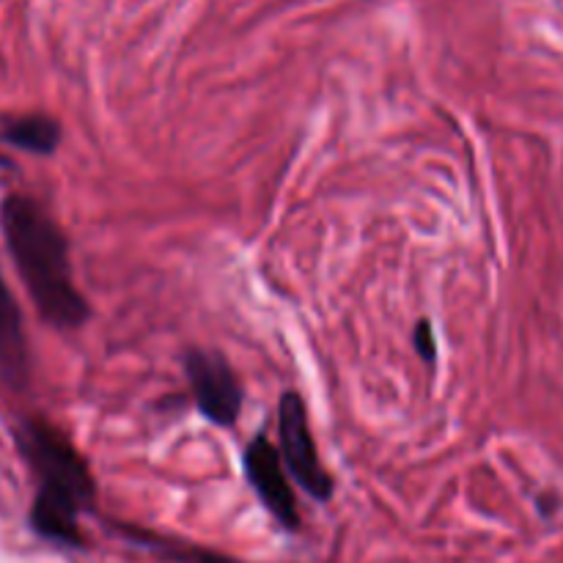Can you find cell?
<instances>
[{"mask_svg": "<svg viewBox=\"0 0 563 563\" xmlns=\"http://www.w3.org/2000/svg\"><path fill=\"white\" fill-rule=\"evenodd\" d=\"M412 341H416L418 352H421L423 361H434L438 357V341H434V330L429 322H421L412 333Z\"/></svg>", "mask_w": 563, "mask_h": 563, "instance_id": "obj_8", "label": "cell"}, {"mask_svg": "<svg viewBox=\"0 0 563 563\" xmlns=\"http://www.w3.org/2000/svg\"><path fill=\"white\" fill-rule=\"evenodd\" d=\"M3 137L22 152L53 154L60 141V126L42 113L14 115L3 124Z\"/></svg>", "mask_w": 563, "mask_h": 563, "instance_id": "obj_7", "label": "cell"}, {"mask_svg": "<svg viewBox=\"0 0 563 563\" xmlns=\"http://www.w3.org/2000/svg\"><path fill=\"white\" fill-rule=\"evenodd\" d=\"M0 229L44 322L64 330L80 328L88 319V306L71 280L69 247L55 220L33 198L9 196L0 203Z\"/></svg>", "mask_w": 563, "mask_h": 563, "instance_id": "obj_1", "label": "cell"}, {"mask_svg": "<svg viewBox=\"0 0 563 563\" xmlns=\"http://www.w3.org/2000/svg\"><path fill=\"white\" fill-rule=\"evenodd\" d=\"M278 432H280V460L291 471L302 489L313 500H330L333 495V478L322 467L313 445L311 427H308L306 405L297 394H286L278 405Z\"/></svg>", "mask_w": 563, "mask_h": 563, "instance_id": "obj_3", "label": "cell"}, {"mask_svg": "<svg viewBox=\"0 0 563 563\" xmlns=\"http://www.w3.org/2000/svg\"><path fill=\"white\" fill-rule=\"evenodd\" d=\"M245 476L269 515L284 528L295 531L300 517H297L295 493L289 487L284 465H280V451L267 438H256L245 449Z\"/></svg>", "mask_w": 563, "mask_h": 563, "instance_id": "obj_5", "label": "cell"}, {"mask_svg": "<svg viewBox=\"0 0 563 563\" xmlns=\"http://www.w3.org/2000/svg\"><path fill=\"white\" fill-rule=\"evenodd\" d=\"M187 379L203 416L218 427H231L240 418L242 390L234 372L218 352H190Z\"/></svg>", "mask_w": 563, "mask_h": 563, "instance_id": "obj_4", "label": "cell"}, {"mask_svg": "<svg viewBox=\"0 0 563 563\" xmlns=\"http://www.w3.org/2000/svg\"><path fill=\"white\" fill-rule=\"evenodd\" d=\"M0 379L16 390L25 388L31 379V352H27L22 313L3 278H0Z\"/></svg>", "mask_w": 563, "mask_h": 563, "instance_id": "obj_6", "label": "cell"}, {"mask_svg": "<svg viewBox=\"0 0 563 563\" xmlns=\"http://www.w3.org/2000/svg\"><path fill=\"white\" fill-rule=\"evenodd\" d=\"M16 445L38 478L31 528L47 542L80 548V511L93 504V478L86 460L58 429L44 421L22 423Z\"/></svg>", "mask_w": 563, "mask_h": 563, "instance_id": "obj_2", "label": "cell"}]
</instances>
